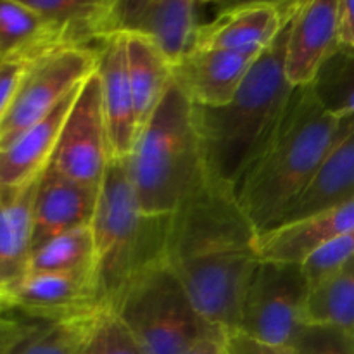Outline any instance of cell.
I'll return each instance as SVG.
<instances>
[{
    "instance_id": "f1b7e54d",
    "label": "cell",
    "mask_w": 354,
    "mask_h": 354,
    "mask_svg": "<svg viewBox=\"0 0 354 354\" xmlns=\"http://www.w3.org/2000/svg\"><path fill=\"white\" fill-rule=\"evenodd\" d=\"M353 252L354 232L337 235L315 249L299 265L308 286H313V283L341 272L346 265L353 263Z\"/></svg>"
},
{
    "instance_id": "603a6c76",
    "label": "cell",
    "mask_w": 354,
    "mask_h": 354,
    "mask_svg": "<svg viewBox=\"0 0 354 354\" xmlns=\"http://www.w3.org/2000/svg\"><path fill=\"white\" fill-rule=\"evenodd\" d=\"M301 318L303 325L335 327L354 334V263L308 286Z\"/></svg>"
},
{
    "instance_id": "6da1fadb",
    "label": "cell",
    "mask_w": 354,
    "mask_h": 354,
    "mask_svg": "<svg viewBox=\"0 0 354 354\" xmlns=\"http://www.w3.org/2000/svg\"><path fill=\"white\" fill-rule=\"evenodd\" d=\"M256 228L234 189L206 171L166 216L162 261L175 273L197 313L234 330L252 270L259 263Z\"/></svg>"
},
{
    "instance_id": "52a82bcc",
    "label": "cell",
    "mask_w": 354,
    "mask_h": 354,
    "mask_svg": "<svg viewBox=\"0 0 354 354\" xmlns=\"http://www.w3.org/2000/svg\"><path fill=\"white\" fill-rule=\"evenodd\" d=\"M308 283L299 265L259 261L248 280L234 330L290 348L303 325Z\"/></svg>"
},
{
    "instance_id": "7402d4cb",
    "label": "cell",
    "mask_w": 354,
    "mask_h": 354,
    "mask_svg": "<svg viewBox=\"0 0 354 354\" xmlns=\"http://www.w3.org/2000/svg\"><path fill=\"white\" fill-rule=\"evenodd\" d=\"M66 45L69 38L19 0H0V59L35 61Z\"/></svg>"
},
{
    "instance_id": "44dd1931",
    "label": "cell",
    "mask_w": 354,
    "mask_h": 354,
    "mask_svg": "<svg viewBox=\"0 0 354 354\" xmlns=\"http://www.w3.org/2000/svg\"><path fill=\"white\" fill-rule=\"evenodd\" d=\"M121 33L138 135L171 83V64L149 38L138 33Z\"/></svg>"
},
{
    "instance_id": "d6a6232c",
    "label": "cell",
    "mask_w": 354,
    "mask_h": 354,
    "mask_svg": "<svg viewBox=\"0 0 354 354\" xmlns=\"http://www.w3.org/2000/svg\"><path fill=\"white\" fill-rule=\"evenodd\" d=\"M35 322L0 317V354H9Z\"/></svg>"
},
{
    "instance_id": "d4e9b609",
    "label": "cell",
    "mask_w": 354,
    "mask_h": 354,
    "mask_svg": "<svg viewBox=\"0 0 354 354\" xmlns=\"http://www.w3.org/2000/svg\"><path fill=\"white\" fill-rule=\"evenodd\" d=\"M95 272V248L90 223L71 228L31 249L28 272Z\"/></svg>"
},
{
    "instance_id": "3957f363",
    "label": "cell",
    "mask_w": 354,
    "mask_h": 354,
    "mask_svg": "<svg viewBox=\"0 0 354 354\" xmlns=\"http://www.w3.org/2000/svg\"><path fill=\"white\" fill-rule=\"evenodd\" d=\"M292 14L279 35L259 52L227 104L216 107L192 104L194 128L204 168L232 189L272 133L292 90L283 75Z\"/></svg>"
},
{
    "instance_id": "1f68e13d",
    "label": "cell",
    "mask_w": 354,
    "mask_h": 354,
    "mask_svg": "<svg viewBox=\"0 0 354 354\" xmlns=\"http://www.w3.org/2000/svg\"><path fill=\"white\" fill-rule=\"evenodd\" d=\"M223 354H292L286 346H273L252 339L239 330L225 332Z\"/></svg>"
},
{
    "instance_id": "836d02e7",
    "label": "cell",
    "mask_w": 354,
    "mask_h": 354,
    "mask_svg": "<svg viewBox=\"0 0 354 354\" xmlns=\"http://www.w3.org/2000/svg\"><path fill=\"white\" fill-rule=\"evenodd\" d=\"M337 21H339V48L354 47V21H353V0H339L337 2Z\"/></svg>"
},
{
    "instance_id": "e575fe53",
    "label": "cell",
    "mask_w": 354,
    "mask_h": 354,
    "mask_svg": "<svg viewBox=\"0 0 354 354\" xmlns=\"http://www.w3.org/2000/svg\"><path fill=\"white\" fill-rule=\"evenodd\" d=\"M225 332L211 328L206 334L197 337L182 354H223Z\"/></svg>"
},
{
    "instance_id": "5bb4252c",
    "label": "cell",
    "mask_w": 354,
    "mask_h": 354,
    "mask_svg": "<svg viewBox=\"0 0 354 354\" xmlns=\"http://www.w3.org/2000/svg\"><path fill=\"white\" fill-rule=\"evenodd\" d=\"M259 52L190 48L171 66V80L194 106H223L237 92Z\"/></svg>"
},
{
    "instance_id": "484cf974",
    "label": "cell",
    "mask_w": 354,
    "mask_h": 354,
    "mask_svg": "<svg viewBox=\"0 0 354 354\" xmlns=\"http://www.w3.org/2000/svg\"><path fill=\"white\" fill-rule=\"evenodd\" d=\"M97 313L69 320L35 322L9 354H80Z\"/></svg>"
},
{
    "instance_id": "ac0fdd59",
    "label": "cell",
    "mask_w": 354,
    "mask_h": 354,
    "mask_svg": "<svg viewBox=\"0 0 354 354\" xmlns=\"http://www.w3.org/2000/svg\"><path fill=\"white\" fill-rule=\"evenodd\" d=\"M82 83L40 121L0 149V190H14L37 180L50 162L59 131Z\"/></svg>"
},
{
    "instance_id": "e0dca14e",
    "label": "cell",
    "mask_w": 354,
    "mask_h": 354,
    "mask_svg": "<svg viewBox=\"0 0 354 354\" xmlns=\"http://www.w3.org/2000/svg\"><path fill=\"white\" fill-rule=\"evenodd\" d=\"M97 189L45 168L37 185L31 214V249L71 228L90 223Z\"/></svg>"
},
{
    "instance_id": "d590c367",
    "label": "cell",
    "mask_w": 354,
    "mask_h": 354,
    "mask_svg": "<svg viewBox=\"0 0 354 354\" xmlns=\"http://www.w3.org/2000/svg\"><path fill=\"white\" fill-rule=\"evenodd\" d=\"M303 2H306V0H220V2H216V10L223 12V10L244 6H273L279 7L283 14H290L299 9Z\"/></svg>"
},
{
    "instance_id": "f546056e",
    "label": "cell",
    "mask_w": 354,
    "mask_h": 354,
    "mask_svg": "<svg viewBox=\"0 0 354 354\" xmlns=\"http://www.w3.org/2000/svg\"><path fill=\"white\" fill-rule=\"evenodd\" d=\"M290 351L292 354H354V334L335 327L301 325Z\"/></svg>"
},
{
    "instance_id": "277c9868",
    "label": "cell",
    "mask_w": 354,
    "mask_h": 354,
    "mask_svg": "<svg viewBox=\"0 0 354 354\" xmlns=\"http://www.w3.org/2000/svg\"><path fill=\"white\" fill-rule=\"evenodd\" d=\"M124 165L138 207L149 218L169 216L203 171L192 104L173 80Z\"/></svg>"
},
{
    "instance_id": "7c38bea8",
    "label": "cell",
    "mask_w": 354,
    "mask_h": 354,
    "mask_svg": "<svg viewBox=\"0 0 354 354\" xmlns=\"http://www.w3.org/2000/svg\"><path fill=\"white\" fill-rule=\"evenodd\" d=\"M339 0H306L290 17L283 75L292 88L308 86L339 48Z\"/></svg>"
},
{
    "instance_id": "9c48e42d",
    "label": "cell",
    "mask_w": 354,
    "mask_h": 354,
    "mask_svg": "<svg viewBox=\"0 0 354 354\" xmlns=\"http://www.w3.org/2000/svg\"><path fill=\"white\" fill-rule=\"evenodd\" d=\"M109 159L99 76L92 71L66 114L48 168L82 185L99 187Z\"/></svg>"
},
{
    "instance_id": "83f0119b",
    "label": "cell",
    "mask_w": 354,
    "mask_h": 354,
    "mask_svg": "<svg viewBox=\"0 0 354 354\" xmlns=\"http://www.w3.org/2000/svg\"><path fill=\"white\" fill-rule=\"evenodd\" d=\"M80 354H142V351L118 315L111 310H100L93 318Z\"/></svg>"
},
{
    "instance_id": "d6986e66",
    "label": "cell",
    "mask_w": 354,
    "mask_h": 354,
    "mask_svg": "<svg viewBox=\"0 0 354 354\" xmlns=\"http://www.w3.org/2000/svg\"><path fill=\"white\" fill-rule=\"evenodd\" d=\"M290 14H283L273 6H244L223 10L211 23L197 24L190 48L263 50L279 35Z\"/></svg>"
},
{
    "instance_id": "ba28073f",
    "label": "cell",
    "mask_w": 354,
    "mask_h": 354,
    "mask_svg": "<svg viewBox=\"0 0 354 354\" xmlns=\"http://www.w3.org/2000/svg\"><path fill=\"white\" fill-rule=\"evenodd\" d=\"M97 66V47L66 45L31 62L0 120V149L40 121Z\"/></svg>"
},
{
    "instance_id": "7a4b0ae2",
    "label": "cell",
    "mask_w": 354,
    "mask_h": 354,
    "mask_svg": "<svg viewBox=\"0 0 354 354\" xmlns=\"http://www.w3.org/2000/svg\"><path fill=\"white\" fill-rule=\"evenodd\" d=\"M344 120L327 113L310 85L290 90L272 133L234 189L256 232L275 223L325 158Z\"/></svg>"
},
{
    "instance_id": "8992f818",
    "label": "cell",
    "mask_w": 354,
    "mask_h": 354,
    "mask_svg": "<svg viewBox=\"0 0 354 354\" xmlns=\"http://www.w3.org/2000/svg\"><path fill=\"white\" fill-rule=\"evenodd\" d=\"M142 354H182L211 328L162 259L131 277L113 306ZM221 330V328H220Z\"/></svg>"
},
{
    "instance_id": "4dcf8cb0",
    "label": "cell",
    "mask_w": 354,
    "mask_h": 354,
    "mask_svg": "<svg viewBox=\"0 0 354 354\" xmlns=\"http://www.w3.org/2000/svg\"><path fill=\"white\" fill-rule=\"evenodd\" d=\"M31 62L33 61L23 57L0 59V120L9 109L10 102L17 92V86H19L21 80H23L24 73L28 71Z\"/></svg>"
},
{
    "instance_id": "4316f807",
    "label": "cell",
    "mask_w": 354,
    "mask_h": 354,
    "mask_svg": "<svg viewBox=\"0 0 354 354\" xmlns=\"http://www.w3.org/2000/svg\"><path fill=\"white\" fill-rule=\"evenodd\" d=\"M318 102L337 120L354 116V75L353 50L337 48L311 82Z\"/></svg>"
},
{
    "instance_id": "30bf717a",
    "label": "cell",
    "mask_w": 354,
    "mask_h": 354,
    "mask_svg": "<svg viewBox=\"0 0 354 354\" xmlns=\"http://www.w3.org/2000/svg\"><path fill=\"white\" fill-rule=\"evenodd\" d=\"M100 310L93 270L26 272L0 299V317L14 311L28 322L69 320Z\"/></svg>"
},
{
    "instance_id": "5b68a950",
    "label": "cell",
    "mask_w": 354,
    "mask_h": 354,
    "mask_svg": "<svg viewBox=\"0 0 354 354\" xmlns=\"http://www.w3.org/2000/svg\"><path fill=\"white\" fill-rule=\"evenodd\" d=\"M165 227L166 218H149L138 207L124 159H109L90 220L102 310H113L131 277L162 259Z\"/></svg>"
},
{
    "instance_id": "9a60e30c",
    "label": "cell",
    "mask_w": 354,
    "mask_h": 354,
    "mask_svg": "<svg viewBox=\"0 0 354 354\" xmlns=\"http://www.w3.org/2000/svg\"><path fill=\"white\" fill-rule=\"evenodd\" d=\"M95 71L100 85V106L106 124L111 159H124L137 138L133 99L127 75L124 37L121 31L97 41Z\"/></svg>"
},
{
    "instance_id": "8fae6325",
    "label": "cell",
    "mask_w": 354,
    "mask_h": 354,
    "mask_svg": "<svg viewBox=\"0 0 354 354\" xmlns=\"http://www.w3.org/2000/svg\"><path fill=\"white\" fill-rule=\"evenodd\" d=\"M196 28V0H109L107 35H142L171 66L189 52Z\"/></svg>"
},
{
    "instance_id": "cb8c5ba5",
    "label": "cell",
    "mask_w": 354,
    "mask_h": 354,
    "mask_svg": "<svg viewBox=\"0 0 354 354\" xmlns=\"http://www.w3.org/2000/svg\"><path fill=\"white\" fill-rule=\"evenodd\" d=\"M57 26L75 45H92L107 35L109 0H19Z\"/></svg>"
},
{
    "instance_id": "2e32d148",
    "label": "cell",
    "mask_w": 354,
    "mask_h": 354,
    "mask_svg": "<svg viewBox=\"0 0 354 354\" xmlns=\"http://www.w3.org/2000/svg\"><path fill=\"white\" fill-rule=\"evenodd\" d=\"M348 232H354V201L258 232V258L259 261L301 265L315 249Z\"/></svg>"
},
{
    "instance_id": "4fadbf2b",
    "label": "cell",
    "mask_w": 354,
    "mask_h": 354,
    "mask_svg": "<svg viewBox=\"0 0 354 354\" xmlns=\"http://www.w3.org/2000/svg\"><path fill=\"white\" fill-rule=\"evenodd\" d=\"M354 201V118H346L325 158L273 225L311 216ZM272 225V227H273Z\"/></svg>"
},
{
    "instance_id": "8d00e7d4",
    "label": "cell",
    "mask_w": 354,
    "mask_h": 354,
    "mask_svg": "<svg viewBox=\"0 0 354 354\" xmlns=\"http://www.w3.org/2000/svg\"><path fill=\"white\" fill-rule=\"evenodd\" d=\"M196 2H203V3H216L220 0H196Z\"/></svg>"
},
{
    "instance_id": "ffe728a7",
    "label": "cell",
    "mask_w": 354,
    "mask_h": 354,
    "mask_svg": "<svg viewBox=\"0 0 354 354\" xmlns=\"http://www.w3.org/2000/svg\"><path fill=\"white\" fill-rule=\"evenodd\" d=\"M38 176L14 190H0V299L28 272L31 214Z\"/></svg>"
}]
</instances>
